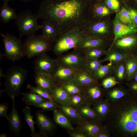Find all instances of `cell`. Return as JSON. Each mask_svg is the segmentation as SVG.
<instances>
[{
    "label": "cell",
    "instance_id": "4fadbf2b",
    "mask_svg": "<svg viewBox=\"0 0 137 137\" xmlns=\"http://www.w3.org/2000/svg\"><path fill=\"white\" fill-rule=\"evenodd\" d=\"M77 70L58 65L51 75L55 84L60 85L74 80Z\"/></svg>",
    "mask_w": 137,
    "mask_h": 137
},
{
    "label": "cell",
    "instance_id": "9c48e42d",
    "mask_svg": "<svg viewBox=\"0 0 137 137\" xmlns=\"http://www.w3.org/2000/svg\"><path fill=\"white\" fill-rule=\"evenodd\" d=\"M115 13L108 7L104 0H91L89 9L90 22L110 19Z\"/></svg>",
    "mask_w": 137,
    "mask_h": 137
},
{
    "label": "cell",
    "instance_id": "d6986e66",
    "mask_svg": "<svg viewBox=\"0 0 137 137\" xmlns=\"http://www.w3.org/2000/svg\"><path fill=\"white\" fill-rule=\"evenodd\" d=\"M41 25L42 35L52 43H55L58 37L55 27L51 23L45 20H43Z\"/></svg>",
    "mask_w": 137,
    "mask_h": 137
},
{
    "label": "cell",
    "instance_id": "ab89813d",
    "mask_svg": "<svg viewBox=\"0 0 137 137\" xmlns=\"http://www.w3.org/2000/svg\"><path fill=\"white\" fill-rule=\"evenodd\" d=\"M108 7L116 13L121 10L122 6L120 0H104Z\"/></svg>",
    "mask_w": 137,
    "mask_h": 137
},
{
    "label": "cell",
    "instance_id": "44dd1931",
    "mask_svg": "<svg viewBox=\"0 0 137 137\" xmlns=\"http://www.w3.org/2000/svg\"><path fill=\"white\" fill-rule=\"evenodd\" d=\"M54 101L60 104H70V96L60 85L55 84L52 94Z\"/></svg>",
    "mask_w": 137,
    "mask_h": 137
},
{
    "label": "cell",
    "instance_id": "f6af8a7d",
    "mask_svg": "<svg viewBox=\"0 0 137 137\" xmlns=\"http://www.w3.org/2000/svg\"><path fill=\"white\" fill-rule=\"evenodd\" d=\"M124 95V93L123 91L119 89H115L111 91L110 93L111 97L115 99L120 98Z\"/></svg>",
    "mask_w": 137,
    "mask_h": 137
},
{
    "label": "cell",
    "instance_id": "1f68e13d",
    "mask_svg": "<svg viewBox=\"0 0 137 137\" xmlns=\"http://www.w3.org/2000/svg\"><path fill=\"white\" fill-rule=\"evenodd\" d=\"M86 102L75 107L84 121H89L90 119H94L96 117V114Z\"/></svg>",
    "mask_w": 137,
    "mask_h": 137
},
{
    "label": "cell",
    "instance_id": "277c9868",
    "mask_svg": "<svg viewBox=\"0 0 137 137\" xmlns=\"http://www.w3.org/2000/svg\"><path fill=\"white\" fill-rule=\"evenodd\" d=\"M39 19L37 13L33 14L30 10L22 11L17 14L14 20L19 32L20 38L24 35L29 37L35 35L41 27V25L37 22Z\"/></svg>",
    "mask_w": 137,
    "mask_h": 137
},
{
    "label": "cell",
    "instance_id": "7bdbcfd3",
    "mask_svg": "<svg viewBox=\"0 0 137 137\" xmlns=\"http://www.w3.org/2000/svg\"><path fill=\"white\" fill-rule=\"evenodd\" d=\"M69 134L71 137H86L88 136L85 132L77 127L69 130Z\"/></svg>",
    "mask_w": 137,
    "mask_h": 137
},
{
    "label": "cell",
    "instance_id": "e0dca14e",
    "mask_svg": "<svg viewBox=\"0 0 137 137\" xmlns=\"http://www.w3.org/2000/svg\"><path fill=\"white\" fill-rule=\"evenodd\" d=\"M74 80L79 85L85 87L96 83L97 79L93 74L84 68L77 71Z\"/></svg>",
    "mask_w": 137,
    "mask_h": 137
},
{
    "label": "cell",
    "instance_id": "ee69618b",
    "mask_svg": "<svg viewBox=\"0 0 137 137\" xmlns=\"http://www.w3.org/2000/svg\"><path fill=\"white\" fill-rule=\"evenodd\" d=\"M8 106L7 104L5 103H1L0 104V117H4L7 120L8 115L7 114Z\"/></svg>",
    "mask_w": 137,
    "mask_h": 137
},
{
    "label": "cell",
    "instance_id": "8fae6325",
    "mask_svg": "<svg viewBox=\"0 0 137 137\" xmlns=\"http://www.w3.org/2000/svg\"><path fill=\"white\" fill-rule=\"evenodd\" d=\"M33 63L35 73L51 74L58 65L56 59L52 58L46 53L37 56Z\"/></svg>",
    "mask_w": 137,
    "mask_h": 137
},
{
    "label": "cell",
    "instance_id": "11a10c76",
    "mask_svg": "<svg viewBox=\"0 0 137 137\" xmlns=\"http://www.w3.org/2000/svg\"><path fill=\"white\" fill-rule=\"evenodd\" d=\"M0 60H1L2 59L3 57L4 56L3 54H2L1 52H0Z\"/></svg>",
    "mask_w": 137,
    "mask_h": 137
},
{
    "label": "cell",
    "instance_id": "681fc988",
    "mask_svg": "<svg viewBox=\"0 0 137 137\" xmlns=\"http://www.w3.org/2000/svg\"><path fill=\"white\" fill-rule=\"evenodd\" d=\"M5 75L4 74L3 70L2 68L0 69V78L2 77H5Z\"/></svg>",
    "mask_w": 137,
    "mask_h": 137
},
{
    "label": "cell",
    "instance_id": "c3c4849f",
    "mask_svg": "<svg viewBox=\"0 0 137 137\" xmlns=\"http://www.w3.org/2000/svg\"><path fill=\"white\" fill-rule=\"evenodd\" d=\"M130 88L132 91L137 93V82L134 81L130 84Z\"/></svg>",
    "mask_w": 137,
    "mask_h": 137
},
{
    "label": "cell",
    "instance_id": "52a82bcc",
    "mask_svg": "<svg viewBox=\"0 0 137 137\" xmlns=\"http://www.w3.org/2000/svg\"><path fill=\"white\" fill-rule=\"evenodd\" d=\"M1 35L4 46V57L14 62L20 60L25 56L24 44L21 39L8 33Z\"/></svg>",
    "mask_w": 137,
    "mask_h": 137
},
{
    "label": "cell",
    "instance_id": "94428289",
    "mask_svg": "<svg viewBox=\"0 0 137 137\" xmlns=\"http://www.w3.org/2000/svg\"><path fill=\"white\" fill-rule=\"evenodd\" d=\"M95 0L101 1V0Z\"/></svg>",
    "mask_w": 137,
    "mask_h": 137
},
{
    "label": "cell",
    "instance_id": "74e56055",
    "mask_svg": "<svg viewBox=\"0 0 137 137\" xmlns=\"http://www.w3.org/2000/svg\"><path fill=\"white\" fill-rule=\"evenodd\" d=\"M87 102L84 94H77L70 96V104L75 107Z\"/></svg>",
    "mask_w": 137,
    "mask_h": 137
},
{
    "label": "cell",
    "instance_id": "9f6ffc18",
    "mask_svg": "<svg viewBox=\"0 0 137 137\" xmlns=\"http://www.w3.org/2000/svg\"><path fill=\"white\" fill-rule=\"evenodd\" d=\"M98 136L99 137H105L106 136V135L103 134H100L99 135L98 134Z\"/></svg>",
    "mask_w": 137,
    "mask_h": 137
},
{
    "label": "cell",
    "instance_id": "603a6c76",
    "mask_svg": "<svg viewBox=\"0 0 137 137\" xmlns=\"http://www.w3.org/2000/svg\"><path fill=\"white\" fill-rule=\"evenodd\" d=\"M17 14L15 9L9 6L8 3H3L0 8L1 22L7 23L12 20H15Z\"/></svg>",
    "mask_w": 137,
    "mask_h": 137
},
{
    "label": "cell",
    "instance_id": "b9f144b4",
    "mask_svg": "<svg viewBox=\"0 0 137 137\" xmlns=\"http://www.w3.org/2000/svg\"><path fill=\"white\" fill-rule=\"evenodd\" d=\"M128 11L131 17L134 27L137 29V9L126 4L124 6Z\"/></svg>",
    "mask_w": 137,
    "mask_h": 137
},
{
    "label": "cell",
    "instance_id": "6da1fadb",
    "mask_svg": "<svg viewBox=\"0 0 137 137\" xmlns=\"http://www.w3.org/2000/svg\"><path fill=\"white\" fill-rule=\"evenodd\" d=\"M91 0H43L37 13L39 18L54 25L59 37L74 28L81 29L90 22Z\"/></svg>",
    "mask_w": 137,
    "mask_h": 137
},
{
    "label": "cell",
    "instance_id": "d6a6232c",
    "mask_svg": "<svg viewBox=\"0 0 137 137\" xmlns=\"http://www.w3.org/2000/svg\"><path fill=\"white\" fill-rule=\"evenodd\" d=\"M113 73L116 79L119 81L126 79L127 74L125 60L114 64Z\"/></svg>",
    "mask_w": 137,
    "mask_h": 137
},
{
    "label": "cell",
    "instance_id": "f546056e",
    "mask_svg": "<svg viewBox=\"0 0 137 137\" xmlns=\"http://www.w3.org/2000/svg\"><path fill=\"white\" fill-rule=\"evenodd\" d=\"M24 115V120L28 124L31 131L30 135L33 137H41L40 135L35 131L34 124L36 122L33 119V117L31 113V110L28 106L25 107L22 110Z\"/></svg>",
    "mask_w": 137,
    "mask_h": 137
},
{
    "label": "cell",
    "instance_id": "d4e9b609",
    "mask_svg": "<svg viewBox=\"0 0 137 137\" xmlns=\"http://www.w3.org/2000/svg\"><path fill=\"white\" fill-rule=\"evenodd\" d=\"M127 77L129 80L133 79L137 72V64L133 54H128L125 60Z\"/></svg>",
    "mask_w": 137,
    "mask_h": 137
},
{
    "label": "cell",
    "instance_id": "e575fe53",
    "mask_svg": "<svg viewBox=\"0 0 137 137\" xmlns=\"http://www.w3.org/2000/svg\"><path fill=\"white\" fill-rule=\"evenodd\" d=\"M106 49L104 48H94L88 49L83 51L87 58L98 60L105 55Z\"/></svg>",
    "mask_w": 137,
    "mask_h": 137
},
{
    "label": "cell",
    "instance_id": "cb8c5ba5",
    "mask_svg": "<svg viewBox=\"0 0 137 137\" xmlns=\"http://www.w3.org/2000/svg\"><path fill=\"white\" fill-rule=\"evenodd\" d=\"M53 120L56 124L69 130L74 128L70 120L59 109L54 111Z\"/></svg>",
    "mask_w": 137,
    "mask_h": 137
},
{
    "label": "cell",
    "instance_id": "7dc6e473",
    "mask_svg": "<svg viewBox=\"0 0 137 137\" xmlns=\"http://www.w3.org/2000/svg\"><path fill=\"white\" fill-rule=\"evenodd\" d=\"M125 2L128 6L137 9V0H126Z\"/></svg>",
    "mask_w": 137,
    "mask_h": 137
},
{
    "label": "cell",
    "instance_id": "f907efd6",
    "mask_svg": "<svg viewBox=\"0 0 137 137\" xmlns=\"http://www.w3.org/2000/svg\"><path fill=\"white\" fill-rule=\"evenodd\" d=\"M122 4V6H124L126 4L125 2L126 0H120Z\"/></svg>",
    "mask_w": 137,
    "mask_h": 137
},
{
    "label": "cell",
    "instance_id": "6125c7cd",
    "mask_svg": "<svg viewBox=\"0 0 137 137\" xmlns=\"http://www.w3.org/2000/svg\"></svg>",
    "mask_w": 137,
    "mask_h": 137
},
{
    "label": "cell",
    "instance_id": "f5cc1de1",
    "mask_svg": "<svg viewBox=\"0 0 137 137\" xmlns=\"http://www.w3.org/2000/svg\"><path fill=\"white\" fill-rule=\"evenodd\" d=\"M14 0H2L3 3H8L10 1H13Z\"/></svg>",
    "mask_w": 137,
    "mask_h": 137
},
{
    "label": "cell",
    "instance_id": "836d02e7",
    "mask_svg": "<svg viewBox=\"0 0 137 137\" xmlns=\"http://www.w3.org/2000/svg\"><path fill=\"white\" fill-rule=\"evenodd\" d=\"M116 13L119 20L121 23L127 25L134 26L130 14L124 6H122L120 11Z\"/></svg>",
    "mask_w": 137,
    "mask_h": 137
},
{
    "label": "cell",
    "instance_id": "ac0fdd59",
    "mask_svg": "<svg viewBox=\"0 0 137 137\" xmlns=\"http://www.w3.org/2000/svg\"><path fill=\"white\" fill-rule=\"evenodd\" d=\"M14 96L11 98L12 101V110L8 115L9 124L10 128L16 135L20 132L21 127V123L20 116L17 111L15 104Z\"/></svg>",
    "mask_w": 137,
    "mask_h": 137
},
{
    "label": "cell",
    "instance_id": "5b68a950",
    "mask_svg": "<svg viewBox=\"0 0 137 137\" xmlns=\"http://www.w3.org/2000/svg\"><path fill=\"white\" fill-rule=\"evenodd\" d=\"M53 43L42 35L28 37L24 44L25 56L30 59L52 50Z\"/></svg>",
    "mask_w": 137,
    "mask_h": 137
},
{
    "label": "cell",
    "instance_id": "484cf974",
    "mask_svg": "<svg viewBox=\"0 0 137 137\" xmlns=\"http://www.w3.org/2000/svg\"><path fill=\"white\" fill-rule=\"evenodd\" d=\"M22 94L23 95L22 100L27 105L36 106L39 104L49 100L31 91L22 93Z\"/></svg>",
    "mask_w": 137,
    "mask_h": 137
},
{
    "label": "cell",
    "instance_id": "91938a15",
    "mask_svg": "<svg viewBox=\"0 0 137 137\" xmlns=\"http://www.w3.org/2000/svg\"><path fill=\"white\" fill-rule=\"evenodd\" d=\"M133 55L136 56H137V49Z\"/></svg>",
    "mask_w": 137,
    "mask_h": 137
},
{
    "label": "cell",
    "instance_id": "7c38bea8",
    "mask_svg": "<svg viewBox=\"0 0 137 137\" xmlns=\"http://www.w3.org/2000/svg\"><path fill=\"white\" fill-rule=\"evenodd\" d=\"M111 42H112L110 40L96 36H85L76 48L83 51L94 48L106 49Z\"/></svg>",
    "mask_w": 137,
    "mask_h": 137
},
{
    "label": "cell",
    "instance_id": "ba28073f",
    "mask_svg": "<svg viewBox=\"0 0 137 137\" xmlns=\"http://www.w3.org/2000/svg\"><path fill=\"white\" fill-rule=\"evenodd\" d=\"M86 59L83 51L77 48L70 53L58 56L56 59L58 65L76 70L85 68Z\"/></svg>",
    "mask_w": 137,
    "mask_h": 137
},
{
    "label": "cell",
    "instance_id": "6f0895ef",
    "mask_svg": "<svg viewBox=\"0 0 137 137\" xmlns=\"http://www.w3.org/2000/svg\"><path fill=\"white\" fill-rule=\"evenodd\" d=\"M134 55L135 56V60L137 64V56H136Z\"/></svg>",
    "mask_w": 137,
    "mask_h": 137
},
{
    "label": "cell",
    "instance_id": "9a60e30c",
    "mask_svg": "<svg viewBox=\"0 0 137 137\" xmlns=\"http://www.w3.org/2000/svg\"><path fill=\"white\" fill-rule=\"evenodd\" d=\"M113 21L114 38L111 44L119 38L130 35L137 32V29L134 26L127 25L121 23L118 19L116 13Z\"/></svg>",
    "mask_w": 137,
    "mask_h": 137
},
{
    "label": "cell",
    "instance_id": "8992f818",
    "mask_svg": "<svg viewBox=\"0 0 137 137\" xmlns=\"http://www.w3.org/2000/svg\"><path fill=\"white\" fill-rule=\"evenodd\" d=\"M81 29L84 36H95L112 42L114 39L113 21L110 19L90 22Z\"/></svg>",
    "mask_w": 137,
    "mask_h": 137
},
{
    "label": "cell",
    "instance_id": "60d3db41",
    "mask_svg": "<svg viewBox=\"0 0 137 137\" xmlns=\"http://www.w3.org/2000/svg\"><path fill=\"white\" fill-rule=\"evenodd\" d=\"M118 83L115 77L110 76L105 78L102 81V84L104 88L108 89L113 87Z\"/></svg>",
    "mask_w": 137,
    "mask_h": 137
},
{
    "label": "cell",
    "instance_id": "83f0119b",
    "mask_svg": "<svg viewBox=\"0 0 137 137\" xmlns=\"http://www.w3.org/2000/svg\"><path fill=\"white\" fill-rule=\"evenodd\" d=\"M59 85L70 96L77 94H84V87L79 85L74 80Z\"/></svg>",
    "mask_w": 137,
    "mask_h": 137
},
{
    "label": "cell",
    "instance_id": "8d00e7d4",
    "mask_svg": "<svg viewBox=\"0 0 137 137\" xmlns=\"http://www.w3.org/2000/svg\"><path fill=\"white\" fill-rule=\"evenodd\" d=\"M27 88L41 96L48 99L54 101L52 95L44 89L37 86L34 87L30 84L27 85Z\"/></svg>",
    "mask_w": 137,
    "mask_h": 137
},
{
    "label": "cell",
    "instance_id": "f35d334b",
    "mask_svg": "<svg viewBox=\"0 0 137 137\" xmlns=\"http://www.w3.org/2000/svg\"><path fill=\"white\" fill-rule=\"evenodd\" d=\"M36 106L43 110L48 111H54L59 108L58 104L54 101L49 100L42 102Z\"/></svg>",
    "mask_w": 137,
    "mask_h": 137
},
{
    "label": "cell",
    "instance_id": "db71d44e",
    "mask_svg": "<svg viewBox=\"0 0 137 137\" xmlns=\"http://www.w3.org/2000/svg\"><path fill=\"white\" fill-rule=\"evenodd\" d=\"M7 136V134L5 133H2L0 135V137H6Z\"/></svg>",
    "mask_w": 137,
    "mask_h": 137
},
{
    "label": "cell",
    "instance_id": "2e32d148",
    "mask_svg": "<svg viewBox=\"0 0 137 137\" xmlns=\"http://www.w3.org/2000/svg\"><path fill=\"white\" fill-rule=\"evenodd\" d=\"M34 79L37 86L44 89L52 95L55 82L51 74L36 73Z\"/></svg>",
    "mask_w": 137,
    "mask_h": 137
},
{
    "label": "cell",
    "instance_id": "30bf717a",
    "mask_svg": "<svg viewBox=\"0 0 137 137\" xmlns=\"http://www.w3.org/2000/svg\"><path fill=\"white\" fill-rule=\"evenodd\" d=\"M119 50L127 54H134L137 49V32L117 39L107 49Z\"/></svg>",
    "mask_w": 137,
    "mask_h": 137
},
{
    "label": "cell",
    "instance_id": "3957f363",
    "mask_svg": "<svg viewBox=\"0 0 137 137\" xmlns=\"http://www.w3.org/2000/svg\"><path fill=\"white\" fill-rule=\"evenodd\" d=\"M81 29L74 28L61 35L53 45L52 50L58 56L76 48L84 36Z\"/></svg>",
    "mask_w": 137,
    "mask_h": 137
},
{
    "label": "cell",
    "instance_id": "4316f807",
    "mask_svg": "<svg viewBox=\"0 0 137 137\" xmlns=\"http://www.w3.org/2000/svg\"><path fill=\"white\" fill-rule=\"evenodd\" d=\"M77 127L91 136L97 135L99 133L100 129L96 123L89 121H84L77 124Z\"/></svg>",
    "mask_w": 137,
    "mask_h": 137
},
{
    "label": "cell",
    "instance_id": "7402d4cb",
    "mask_svg": "<svg viewBox=\"0 0 137 137\" xmlns=\"http://www.w3.org/2000/svg\"><path fill=\"white\" fill-rule=\"evenodd\" d=\"M128 54L119 50L112 48L106 49L105 57L102 60L104 62L109 61L114 64L124 60Z\"/></svg>",
    "mask_w": 137,
    "mask_h": 137
},
{
    "label": "cell",
    "instance_id": "bcb514c9",
    "mask_svg": "<svg viewBox=\"0 0 137 137\" xmlns=\"http://www.w3.org/2000/svg\"><path fill=\"white\" fill-rule=\"evenodd\" d=\"M108 107L104 104H99L96 105L95 108L96 112L99 114H104L107 111Z\"/></svg>",
    "mask_w": 137,
    "mask_h": 137
},
{
    "label": "cell",
    "instance_id": "f1b7e54d",
    "mask_svg": "<svg viewBox=\"0 0 137 137\" xmlns=\"http://www.w3.org/2000/svg\"><path fill=\"white\" fill-rule=\"evenodd\" d=\"M83 87L84 94L87 102L89 99L93 100H96L100 96L101 91L96 83Z\"/></svg>",
    "mask_w": 137,
    "mask_h": 137
},
{
    "label": "cell",
    "instance_id": "ffe728a7",
    "mask_svg": "<svg viewBox=\"0 0 137 137\" xmlns=\"http://www.w3.org/2000/svg\"><path fill=\"white\" fill-rule=\"evenodd\" d=\"M58 108L70 121L77 124L84 121L76 108L70 104L63 105L59 103Z\"/></svg>",
    "mask_w": 137,
    "mask_h": 137
},
{
    "label": "cell",
    "instance_id": "816d5d0a",
    "mask_svg": "<svg viewBox=\"0 0 137 137\" xmlns=\"http://www.w3.org/2000/svg\"><path fill=\"white\" fill-rule=\"evenodd\" d=\"M134 81L137 82V72L134 76L133 79Z\"/></svg>",
    "mask_w": 137,
    "mask_h": 137
},
{
    "label": "cell",
    "instance_id": "680465c9",
    "mask_svg": "<svg viewBox=\"0 0 137 137\" xmlns=\"http://www.w3.org/2000/svg\"><path fill=\"white\" fill-rule=\"evenodd\" d=\"M21 1H23L24 2H26L28 1H30L32 0H20Z\"/></svg>",
    "mask_w": 137,
    "mask_h": 137
},
{
    "label": "cell",
    "instance_id": "d590c367",
    "mask_svg": "<svg viewBox=\"0 0 137 137\" xmlns=\"http://www.w3.org/2000/svg\"><path fill=\"white\" fill-rule=\"evenodd\" d=\"M103 63L101 60L87 58L85 68L94 74L99 69Z\"/></svg>",
    "mask_w": 137,
    "mask_h": 137
},
{
    "label": "cell",
    "instance_id": "4dcf8cb0",
    "mask_svg": "<svg viewBox=\"0 0 137 137\" xmlns=\"http://www.w3.org/2000/svg\"><path fill=\"white\" fill-rule=\"evenodd\" d=\"M114 68V64L110 62L105 65H102L94 75L97 79L106 78L113 73Z\"/></svg>",
    "mask_w": 137,
    "mask_h": 137
},
{
    "label": "cell",
    "instance_id": "7a4b0ae2",
    "mask_svg": "<svg viewBox=\"0 0 137 137\" xmlns=\"http://www.w3.org/2000/svg\"><path fill=\"white\" fill-rule=\"evenodd\" d=\"M28 73L26 70L18 66L10 67L5 74L4 91L11 97L18 96Z\"/></svg>",
    "mask_w": 137,
    "mask_h": 137
},
{
    "label": "cell",
    "instance_id": "5bb4252c",
    "mask_svg": "<svg viewBox=\"0 0 137 137\" xmlns=\"http://www.w3.org/2000/svg\"><path fill=\"white\" fill-rule=\"evenodd\" d=\"M35 116L36 123L39 128L40 135L46 136L52 133L55 126L52 120L41 111H36Z\"/></svg>",
    "mask_w": 137,
    "mask_h": 137
}]
</instances>
